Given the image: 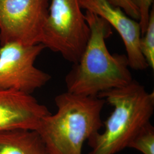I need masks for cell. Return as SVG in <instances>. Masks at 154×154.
<instances>
[{
	"label": "cell",
	"mask_w": 154,
	"mask_h": 154,
	"mask_svg": "<svg viewBox=\"0 0 154 154\" xmlns=\"http://www.w3.org/2000/svg\"><path fill=\"white\" fill-rule=\"evenodd\" d=\"M85 19L90 29L88 43L80 60L65 77L69 93L85 97L129 85L134 80L126 55L109 52L105 39L112 34L109 23L86 11Z\"/></svg>",
	"instance_id": "cell-1"
},
{
	"label": "cell",
	"mask_w": 154,
	"mask_h": 154,
	"mask_svg": "<svg viewBox=\"0 0 154 154\" xmlns=\"http://www.w3.org/2000/svg\"><path fill=\"white\" fill-rule=\"evenodd\" d=\"M57 112L46 116L37 131L48 154H82L84 143L103 127L105 100L67 91L55 98Z\"/></svg>",
	"instance_id": "cell-2"
},
{
	"label": "cell",
	"mask_w": 154,
	"mask_h": 154,
	"mask_svg": "<svg viewBox=\"0 0 154 154\" xmlns=\"http://www.w3.org/2000/svg\"><path fill=\"white\" fill-rule=\"evenodd\" d=\"M98 97L113 107L103 123L104 131L88 140V154H116L128 145L154 114V93L148 92L134 79L129 85L100 94Z\"/></svg>",
	"instance_id": "cell-3"
},
{
	"label": "cell",
	"mask_w": 154,
	"mask_h": 154,
	"mask_svg": "<svg viewBox=\"0 0 154 154\" xmlns=\"http://www.w3.org/2000/svg\"><path fill=\"white\" fill-rule=\"evenodd\" d=\"M79 0H51L41 44L73 64L80 60L90 29Z\"/></svg>",
	"instance_id": "cell-4"
},
{
	"label": "cell",
	"mask_w": 154,
	"mask_h": 154,
	"mask_svg": "<svg viewBox=\"0 0 154 154\" xmlns=\"http://www.w3.org/2000/svg\"><path fill=\"white\" fill-rule=\"evenodd\" d=\"M49 0H0V44H41Z\"/></svg>",
	"instance_id": "cell-5"
},
{
	"label": "cell",
	"mask_w": 154,
	"mask_h": 154,
	"mask_svg": "<svg viewBox=\"0 0 154 154\" xmlns=\"http://www.w3.org/2000/svg\"><path fill=\"white\" fill-rule=\"evenodd\" d=\"M45 49L41 44L25 46L11 43L1 46L0 90L32 94L44 86L51 76L34 64Z\"/></svg>",
	"instance_id": "cell-6"
},
{
	"label": "cell",
	"mask_w": 154,
	"mask_h": 154,
	"mask_svg": "<svg viewBox=\"0 0 154 154\" xmlns=\"http://www.w3.org/2000/svg\"><path fill=\"white\" fill-rule=\"evenodd\" d=\"M82 9L103 18L114 27L123 40L130 68L144 70L149 66L140 49L141 29L139 23L126 14L120 8L110 5L106 0H79Z\"/></svg>",
	"instance_id": "cell-7"
},
{
	"label": "cell",
	"mask_w": 154,
	"mask_h": 154,
	"mask_svg": "<svg viewBox=\"0 0 154 154\" xmlns=\"http://www.w3.org/2000/svg\"><path fill=\"white\" fill-rule=\"evenodd\" d=\"M48 109L31 95L15 90H0V132L16 129L37 130Z\"/></svg>",
	"instance_id": "cell-8"
},
{
	"label": "cell",
	"mask_w": 154,
	"mask_h": 154,
	"mask_svg": "<svg viewBox=\"0 0 154 154\" xmlns=\"http://www.w3.org/2000/svg\"><path fill=\"white\" fill-rule=\"evenodd\" d=\"M0 154H48L35 130L16 129L0 132Z\"/></svg>",
	"instance_id": "cell-9"
},
{
	"label": "cell",
	"mask_w": 154,
	"mask_h": 154,
	"mask_svg": "<svg viewBox=\"0 0 154 154\" xmlns=\"http://www.w3.org/2000/svg\"><path fill=\"white\" fill-rule=\"evenodd\" d=\"M127 147L135 149L143 154H154V127L151 122L140 129Z\"/></svg>",
	"instance_id": "cell-10"
},
{
	"label": "cell",
	"mask_w": 154,
	"mask_h": 154,
	"mask_svg": "<svg viewBox=\"0 0 154 154\" xmlns=\"http://www.w3.org/2000/svg\"><path fill=\"white\" fill-rule=\"evenodd\" d=\"M140 51L148 66L154 69V9L150 11L149 23L143 37L140 39Z\"/></svg>",
	"instance_id": "cell-11"
},
{
	"label": "cell",
	"mask_w": 154,
	"mask_h": 154,
	"mask_svg": "<svg viewBox=\"0 0 154 154\" xmlns=\"http://www.w3.org/2000/svg\"><path fill=\"white\" fill-rule=\"evenodd\" d=\"M139 11L140 14L139 25L141 29V34L145 33L149 23L150 8L152 6L153 0H130Z\"/></svg>",
	"instance_id": "cell-12"
},
{
	"label": "cell",
	"mask_w": 154,
	"mask_h": 154,
	"mask_svg": "<svg viewBox=\"0 0 154 154\" xmlns=\"http://www.w3.org/2000/svg\"><path fill=\"white\" fill-rule=\"evenodd\" d=\"M110 5L120 8L125 11L127 16L134 20L140 19V14L137 8L132 4L130 0H106Z\"/></svg>",
	"instance_id": "cell-13"
}]
</instances>
